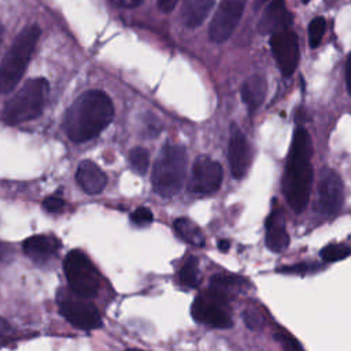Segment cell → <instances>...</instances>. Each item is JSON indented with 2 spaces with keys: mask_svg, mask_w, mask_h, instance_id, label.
Segmentation results:
<instances>
[{
  "mask_svg": "<svg viewBox=\"0 0 351 351\" xmlns=\"http://www.w3.org/2000/svg\"><path fill=\"white\" fill-rule=\"evenodd\" d=\"M114 106L107 93L99 89L80 95L67 108L63 129L74 143H84L99 136L112 121Z\"/></svg>",
  "mask_w": 351,
  "mask_h": 351,
  "instance_id": "obj_1",
  "label": "cell"
},
{
  "mask_svg": "<svg viewBox=\"0 0 351 351\" xmlns=\"http://www.w3.org/2000/svg\"><path fill=\"white\" fill-rule=\"evenodd\" d=\"M311 154L313 148L307 130L298 128L293 133L282 178L284 196L296 213L303 211L308 203L313 181Z\"/></svg>",
  "mask_w": 351,
  "mask_h": 351,
  "instance_id": "obj_2",
  "label": "cell"
},
{
  "mask_svg": "<svg viewBox=\"0 0 351 351\" xmlns=\"http://www.w3.org/2000/svg\"><path fill=\"white\" fill-rule=\"evenodd\" d=\"M41 29L37 25L26 26L18 33L0 63V93H10L23 77L33 56Z\"/></svg>",
  "mask_w": 351,
  "mask_h": 351,
  "instance_id": "obj_3",
  "label": "cell"
},
{
  "mask_svg": "<svg viewBox=\"0 0 351 351\" xmlns=\"http://www.w3.org/2000/svg\"><path fill=\"white\" fill-rule=\"evenodd\" d=\"M49 92V84L38 77L27 80L22 88L5 103L3 119L8 125H18L37 118L45 106Z\"/></svg>",
  "mask_w": 351,
  "mask_h": 351,
  "instance_id": "obj_4",
  "label": "cell"
},
{
  "mask_svg": "<svg viewBox=\"0 0 351 351\" xmlns=\"http://www.w3.org/2000/svg\"><path fill=\"white\" fill-rule=\"evenodd\" d=\"M186 171V152L180 145H165L152 170V186L163 197L177 195Z\"/></svg>",
  "mask_w": 351,
  "mask_h": 351,
  "instance_id": "obj_5",
  "label": "cell"
},
{
  "mask_svg": "<svg viewBox=\"0 0 351 351\" xmlns=\"http://www.w3.org/2000/svg\"><path fill=\"white\" fill-rule=\"evenodd\" d=\"M64 274L70 289L84 298L92 299L99 289V273L90 259L81 251L73 250L63 261Z\"/></svg>",
  "mask_w": 351,
  "mask_h": 351,
  "instance_id": "obj_6",
  "label": "cell"
},
{
  "mask_svg": "<svg viewBox=\"0 0 351 351\" xmlns=\"http://www.w3.org/2000/svg\"><path fill=\"white\" fill-rule=\"evenodd\" d=\"M192 317L207 326L211 328H230L232 317L229 313V296L225 293L208 288L203 293H200L192 307Z\"/></svg>",
  "mask_w": 351,
  "mask_h": 351,
  "instance_id": "obj_7",
  "label": "cell"
},
{
  "mask_svg": "<svg viewBox=\"0 0 351 351\" xmlns=\"http://www.w3.org/2000/svg\"><path fill=\"white\" fill-rule=\"evenodd\" d=\"M58 307L60 314L75 328L92 330L101 325V318L97 308L73 291H60L58 293Z\"/></svg>",
  "mask_w": 351,
  "mask_h": 351,
  "instance_id": "obj_8",
  "label": "cell"
},
{
  "mask_svg": "<svg viewBox=\"0 0 351 351\" xmlns=\"http://www.w3.org/2000/svg\"><path fill=\"white\" fill-rule=\"evenodd\" d=\"M245 5V0H222L208 29L211 41L223 43L236 29Z\"/></svg>",
  "mask_w": 351,
  "mask_h": 351,
  "instance_id": "obj_9",
  "label": "cell"
},
{
  "mask_svg": "<svg viewBox=\"0 0 351 351\" xmlns=\"http://www.w3.org/2000/svg\"><path fill=\"white\" fill-rule=\"evenodd\" d=\"M270 47L280 71L285 77L292 75L298 67L300 58L299 40L296 33L289 29H285L271 34Z\"/></svg>",
  "mask_w": 351,
  "mask_h": 351,
  "instance_id": "obj_10",
  "label": "cell"
},
{
  "mask_svg": "<svg viewBox=\"0 0 351 351\" xmlns=\"http://www.w3.org/2000/svg\"><path fill=\"white\" fill-rule=\"evenodd\" d=\"M344 200V186L340 176L325 169L317 186V207L325 215L337 214Z\"/></svg>",
  "mask_w": 351,
  "mask_h": 351,
  "instance_id": "obj_11",
  "label": "cell"
},
{
  "mask_svg": "<svg viewBox=\"0 0 351 351\" xmlns=\"http://www.w3.org/2000/svg\"><path fill=\"white\" fill-rule=\"evenodd\" d=\"M223 171L218 162L208 156H199L192 167L189 191L196 195H208L215 192L222 182Z\"/></svg>",
  "mask_w": 351,
  "mask_h": 351,
  "instance_id": "obj_12",
  "label": "cell"
},
{
  "mask_svg": "<svg viewBox=\"0 0 351 351\" xmlns=\"http://www.w3.org/2000/svg\"><path fill=\"white\" fill-rule=\"evenodd\" d=\"M228 159L232 176L236 180H241L245 176L250 166V145L243 132L234 123L230 128Z\"/></svg>",
  "mask_w": 351,
  "mask_h": 351,
  "instance_id": "obj_13",
  "label": "cell"
},
{
  "mask_svg": "<svg viewBox=\"0 0 351 351\" xmlns=\"http://www.w3.org/2000/svg\"><path fill=\"white\" fill-rule=\"evenodd\" d=\"M292 21L293 16L288 11L285 0H270L259 21L258 29L262 34H274L281 30L289 29Z\"/></svg>",
  "mask_w": 351,
  "mask_h": 351,
  "instance_id": "obj_14",
  "label": "cell"
},
{
  "mask_svg": "<svg viewBox=\"0 0 351 351\" xmlns=\"http://www.w3.org/2000/svg\"><path fill=\"white\" fill-rule=\"evenodd\" d=\"M77 184L81 189L89 195L100 193L107 182L103 170L92 160H82L75 173Z\"/></svg>",
  "mask_w": 351,
  "mask_h": 351,
  "instance_id": "obj_15",
  "label": "cell"
},
{
  "mask_svg": "<svg viewBox=\"0 0 351 351\" xmlns=\"http://www.w3.org/2000/svg\"><path fill=\"white\" fill-rule=\"evenodd\" d=\"M22 247H23V252L29 258H32L36 262H44L59 251L60 241L55 236L36 234L26 239Z\"/></svg>",
  "mask_w": 351,
  "mask_h": 351,
  "instance_id": "obj_16",
  "label": "cell"
},
{
  "mask_svg": "<svg viewBox=\"0 0 351 351\" xmlns=\"http://www.w3.org/2000/svg\"><path fill=\"white\" fill-rule=\"evenodd\" d=\"M289 244V236L285 229L284 218L280 211H271L266 222V245L274 252L285 250Z\"/></svg>",
  "mask_w": 351,
  "mask_h": 351,
  "instance_id": "obj_17",
  "label": "cell"
},
{
  "mask_svg": "<svg viewBox=\"0 0 351 351\" xmlns=\"http://www.w3.org/2000/svg\"><path fill=\"white\" fill-rule=\"evenodd\" d=\"M241 99L245 103L250 112H254L261 107L266 97L267 84L262 75H251L241 85Z\"/></svg>",
  "mask_w": 351,
  "mask_h": 351,
  "instance_id": "obj_18",
  "label": "cell"
},
{
  "mask_svg": "<svg viewBox=\"0 0 351 351\" xmlns=\"http://www.w3.org/2000/svg\"><path fill=\"white\" fill-rule=\"evenodd\" d=\"M215 0H184L181 8V22L186 27H197L210 14Z\"/></svg>",
  "mask_w": 351,
  "mask_h": 351,
  "instance_id": "obj_19",
  "label": "cell"
},
{
  "mask_svg": "<svg viewBox=\"0 0 351 351\" xmlns=\"http://www.w3.org/2000/svg\"><path fill=\"white\" fill-rule=\"evenodd\" d=\"M174 229L182 240L195 247H203L206 243L202 229L188 218H177L174 221Z\"/></svg>",
  "mask_w": 351,
  "mask_h": 351,
  "instance_id": "obj_20",
  "label": "cell"
},
{
  "mask_svg": "<svg viewBox=\"0 0 351 351\" xmlns=\"http://www.w3.org/2000/svg\"><path fill=\"white\" fill-rule=\"evenodd\" d=\"M244 284L243 278H239L236 276L232 274H225V273H219L217 276H214L210 281V288L217 289L222 293H225L226 296H230L232 292L240 289V287Z\"/></svg>",
  "mask_w": 351,
  "mask_h": 351,
  "instance_id": "obj_21",
  "label": "cell"
},
{
  "mask_svg": "<svg viewBox=\"0 0 351 351\" xmlns=\"http://www.w3.org/2000/svg\"><path fill=\"white\" fill-rule=\"evenodd\" d=\"M180 282L186 288H195L199 284V262L195 256H188L180 270Z\"/></svg>",
  "mask_w": 351,
  "mask_h": 351,
  "instance_id": "obj_22",
  "label": "cell"
},
{
  "mask_svg": "<svg viewBox=\"0 0 351 351\" xmlns=\"http://www.w3.org/2000/svg\"><path fill=\"white\" fill-rule=\"evenodd\" d=\"M129 163L137 174H145L149 165V154L141 147H136L129 152Z\"/></svg>",
  "mask_w": 351,
  "mask_h": 351,
  "instance_id": "obj_23",
  "label": "cell"
},
{
  "mask_svg": "<svg viewBox=\"0 0 351 351\" xmlns=\"http://www.w3.org/2000/svg\"><path fill=\"white\" fill-rule=\"evenodd\" d=\"M326 29V21L324 16L314 18L308 25V44L311 48L319 45Z\"/></svg>",
  "mask_w": 351,
  "mask_h": 351,
  "instance_id": "obj_24",
  "label": "cell"
},
{
  "mask_svg": "<svg viewBox=\"0 0 351 351\" xmlns=\"http://www.w3.org/2000/svg\"><path fill=\"white\" fill-rule=\"evenodd\" d=\"M350 254H351L350 247L343 244H330L321 251V258L326 262H335V261H341L347 258Z\"/></svg>",
  "mask_w": 351,
  "mask_h": 351,
  "instance_id": "obj_25",
  "label": "cell"
},
{
  "mask_svg": "<svg viewBox=\"0 0 351 351\" xmlns=\"http://www.w3.org/2000/svg\"><path fill=\"white\" fill-rule=\"evenodd\" d=\"M243 319L245 322V325L251 329V330H258L263 326V314L256 308V307H250L245 308L243 313Z\"/></svg>",
  "mask_w": 351,
  "mask_h": 351,
  "instance_id": "obj_26",
  "label": "cell"
},
{
  "mask_svg": "<svg viewBox=\"0 0 351 351\" xmlns=\"http://www.w3.org/2000/svg\"><path fill=\"white\" fill-rule=\"evenodd\" d=\"M274 337L282 346L284 351H303V348L300 347L298 340L293 336H291L289 333H287L285 330H277L274 333Z\"/></svg>",
  "mask_w": 351,
  "mask_h": 351,
  "instance_id": "obj_27",
  "label": "cell"
},
{
  "mask_svg": "<svg viewBox=\"0 0 351 351\" xmlns=\"http://www.w3.org/2000/svg\"><path fill=\"white\" fill-rule=\"evenodd\" d=\"M154 219V215H152V211L147 207H138L136 208L132 215H130V221L136 225H148L151 223Z\"/></svg>",
  "mask_w": 351,
  "mask_h": 351,
  "instance_id": "obj_28",
  "label": "cell"
},
{
  "mask_svg": "<svg viewBox=\"0 0 351 351\" xmlns=\"http://www.w3.org/2000/svg\"><path fill=\"white\" fill-rule=\"evenodd\" d=\"M63 206H64V200L62 197H58V196H48L43 202V207L48 213H58L63 208Z\"/></svg>",
  "mask_w": 351,
  "mask_h": 351,
  "instance_id": "obj_29",
  "label": "cell"
},
{
  "mask_svg": "<svg viewBox=\"0 0 351 351\" xmlns=\"http://www.w3.org/2000/svg\"><path fill=\"white\" fill-rule=\"evenodd\" d=\"M178 0H158V7L162 12H170L177 5Z\"/></svg>",
  "mask_w": 351,
  "mask_h": 351,
  "instance_id": "obj_30",
  "label": "cell"
},
{
  "mask_svg": "<svg viewBox=\"0 0 351 351\" xmlns=\"http://www.w3.org/2000/svg\"><path fill=\"white\" fill-rule=\"evenodd\" d=\"M11 335V328L8 325V322L3 318H0V343L4 341L7 337H10Z\"/></svg>",
  "mask_w": 351,
  "mask_h": 351,
  "instance_id": "obj_31",
  "label": "cell"
},
{
  "mask_svg": "<svg viewBox=\"0 0 351 351\" xmlns=\"http://www.w3.org/2000/svg\"><path fill=\"white\" fill-rule=\"evenodd\" d=\"M346 84H347L348 95L351 96V53L348 55L347 63H346Z\"/></svg>",
  "mask_w": 351,
  "mask_h": 351,
  "instance_id": "obj_32",
  "label": "cell"
},
{
  "mask_svg": "<svg viewBox=\"0 0 351 351\" xmlns=\"http://www.w3.org/2000/svg\"><path fill=\"white\" fill-rule=\"evenodd\" d=\"M8 248L0 243V261H4L8 256Z\"/></svg>",
  "mask_w": 351,
  "mask_h": 351,
  "instance_id": "obj_33",
  "label": "cell"
},
{
  "mask_svg": "<svg viewBox=\"0 0 351 351\" xmlns=\"http://www.w3.org/2000/svg\"><path fill=\"white\" fill-rule=\"evenodd\" d=\"M218 247L221 251H228L229 250V241L228 240H219Z\"/></svg>",
  "mask_w": 351,
  "mask_h": 351,
  "instance_id": "obj_34",
  "label": "cell"
},
{
  "mask_svg": "<svg viewBox=\"0 0 351 351\" xmlns=\"http://www.w3.org/2000/svg\"><path fill=\"white\" fill-rule=\"evenodd\" d=\"M269 0H255V8H259V7H262L263 4H266Z\"/></svg>",
  "mask_w": 351,
  "mask_h": 351,
  "instance_id": "obj_35",
  "label": "cell"
},
{
  "mask_svg": "<svg viewBox=\"0 0 351 351\" xmlns=\"http://www.w3.org/2000/svg\"><path fill=\"white\" fill-rule=\"evenodd\" d=\"M130 1H132V4H133V5H136V4H140L143 0H130Z\"/></svg>",
  "mask_w": 351,
  "mask_h": 351,
  "instance_id": "obj_36",
  "label": "cell"
},
{
  "mask_svg": "<svg viewBox=\"0 0 351 351\" xmlns=\"http://www.w3.org/2000/svg\"><path fill=\"white\" fill-rule=\"evenodd\" d=\"M1 36H3V26L0 23V41H1Z\"/></svg>",
  "mask_w": 351,
  "mask_h": 351,
  "instance_id": "obj_37",
  "label": "cell"
},
{
  "mask_svg": "<svg viewBox=\"0 0 351 351\" xmlns=\"http://www.w3.org/2000/svg\"><path fill=\"white\" fill-rule=\"evenodd\" d=\"M126 351H143V350H136V348H132V350H126Z\"/></svg>",
  "mask_w": 351,
  "mask_h": 351,
  "instance_id": "obj_38",
  "label": "cell"
},
{
  "mask_svg": "<svg viewBox=\"0 0 351 351\" xmlns=\"http://www.w3.org/2000/svg\"><path fill=\"white\" fill-rule=\"evenodd\" d=\"M335 1H337V0H329V1H328V3H329V4H330V3H335Z\"/></svg>",
  "mask_w": 351,
  "mask_h": 351,
  "instance_id": "obj_39",
  "label": "cell"
},
{
  "mask_svg": "<svg viewBox=\"0 0 351 351\" xmlns=\"http://www.w3.org/2000/svg\"><path fill=\"white\" fill-rule=\"evenodd\" d=\"M302 1H303V3H307V1H308V0H302Z\"/></svg>",
  "mask_w": 351,
  "mask_h": 351,
  "instance_id": "obj_40",
  "label": "cell"
}]
</instances>
